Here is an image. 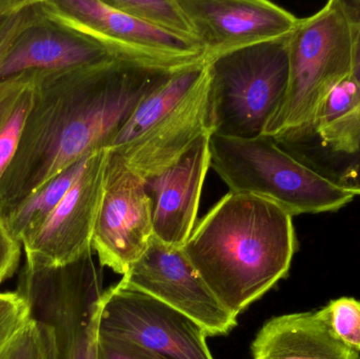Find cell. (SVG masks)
<instances>
[{"instance_id":"11","label":"cell","mask_w":360,"mask_h":359,"mask_svg":"<svg viewBox=\"0 0 360 359\" xmlns=\"http://www.w3.org/2000/svg\"><path fill=\"white\" fill-rule=\"evenodd\" d=\"M122 280L192 318L207 337L228 335L236 327L237 318L218 301L182 249L158 238Z\"/></svg>"},{"instance_id":"7","label":"cell","mask_w":360,"mask_h":359,"mask_svg":"<svg viewBox=\"0 0 360 359\" xmlns=\"http://www.w3.org/2000/svg\"><path fill=\"white\" fill-rule=\"evenodd\" d=\"M42 15L117 58L176 72L207 60L201 46L160 31L101 0H41Z\"/></svg>"},{"instance_id":"26","label":"cell","mask_w":360,"mask_h":359,"mask_svg":"<svg viewBox=\"0 0 360 359\" xmlns=\"http://www.w3.org/2000/svg\"><path fill=\"white\" fill-rule=\"evenodd\" d=\"M346 1L359 25V44H357L356 60H355L353 74L360 82V0H346ZM334 183L354 196L360 195V148L359 152L347 164L346 168L340 173Z\"/></svg>"},{"instance_id":"25","label":"cell","mask_w":360,"mask_h":359,"mask_svg":"<svg viewBox=\"0 0 360 359\" xmlns=\"http://www.w3.org/2000/svg\"><path fill=\"white\" fill-rule=\"evenodd\" d=\"M96 355L97 359H166L131 341L99 333Z\"/></svg>"},{"instance_id":"13","label":"cell","mask_w":360,"mask_h":359,"mask_svg":"<svg viewBox=\"0 0 360 359\" xmlns=\"http://www.w3.org/2000/svg\"><path fill=\"white\" fill-rule=\"evenodd\" d=\"M205 135H212L207 63L202 77L174 109L128 145L110 151L147 181L174 166Z\"/></svg>"},{"instance_id":"9","label":"cell","mask_w":360,"mask_h":359,"mask_svg":"<svg viewBox=\"0 0 360 359\" xmlns=\"http://www.w3.org/2000/svg\"><path fill=\"white\" fill-rule=\"evenodd\" d=\"M153 237V200L146 181L109 150L92 240L99 263L124 275Z\"/></svg>"},{"instance_id":"27","label":"cell","mask_w":360,"mask_h":359,"mask_svg":"<svg viewBox=\"0 0 360 359\" xmlns=\"http://www.w3.org/2000/svg\"><path fill=\"white\" fill-rule=\"evenodd\" d=\"M22 244L15 240L0 218V286L13 274L20 261Z\"/></svg>"},{"instance_id":"3","label":"cell","mask_w":360,"mask_h":359,"mask_svg":"<svg viewBox=\"0 0 360 359\" xmlns=\"http://www.w3.org/2000/svg\"><path fill=\"white\" fill-rule=\"evenodd\" d=\"M359 25L346 0H330L300 19L289 38V79L264 134L277 138L308 128L332 89L354 72Z\"/></svg>"},{"instance_id":"19","label":"cell","mask_w":360,"mask_h":359,"mask_svg":"<svg viewBox=\"0 0 360 359\" xmlns=\"http://www.w3.org/2000/svg\"><path fill=\"white\" fill-rule=\"evenodd\" d=\"M33 97V73L0 84V181L16 153Z\"/></svg>"},{"instance_id":"4","label":"cell","mask_w":360,"mask_h":359,"mask_svg":"<svg viewBox=\"0 0 360 359\" xmlns=\"http://www.w3.org/2000/svg\"><path fill=\"white\" fill-rule=\"evenodd\" d=\"M210 169L229 192L266 198L292 216L335 212L355 196L281 149L272 137L210 136Z\"/></svg>"},{"instance_id":"18","label":"cell","mask_w":360,"mask_h":359,"mask_svg":"<svg viewBox=\"0 0 360 359\" xmlns=\"http://www.w3.org/2000/svg\"><path fill=\"white\" fill-rule=\"evenodd\" d=\"M88 157L51 179L44 187L0 216L15 240L21 244L29 234L35 231L46 221L82 174Z\"/></svg>"},{"instance_id":"6","label":"cell","mask_w":360,"mask_h":359,"mask_svg":"<svg viewBox=\"0 0 360 359\" xmlns=\"http://www.w3.org/2000/svg\"><path fill=\"white\" fill-rule=\"evenodd\" d=\"M17 291L29 301L32 315L54 330L57 359H97L105 290L92 253L60 269L22 272Z\"/></svg>"},{"instance_id":"16","label":"cell","mask_w":360,"mask_h":359,"mask_svg":"<svg viewBox=\"0 0 360 359\" xmlns=\"http://www.w3.org/2000/svg\"><path fill=\"white\" fill-rule=\"evenodd\" d=\"M251 353L252 359H360L315 312L271 318L256 335Z\"/></svg>"},{"instance_id":"22","label":"cell","mask_w":360,"mask_h":359,"mask_svg":"<svg viewBox=\"0 0 360 359\" xmlns=\"http://www.w3.org/2000/svg\"><path fill=\"white\" fill-rule=\"evenodd\" d=\"M315 313L340 343L360 353V301L340 297Z\"/></svg>"},{"instance_id":"2","label":"cell","mask_w":360,"mask_h":359,"mask_svg":"<svg viewBox=\"0 0 360 359\" xmlns=\"http://www.w3.org/2000/svg\"><path fill=\"white\" fill-rule=\"evenodd\" d=\"M182 251L235 318L287 276L297 249L293 216L266 198L229 192Z\"/></svg>"},{"instance_id":"10","label":"cell","mask_w":360,"mask_h":359,"mask_svg":"<svg viewBox=\"0 0 360 359\" xmlns=\"http://www.w3.org/2000/svg\"><path fill=\"white\" fill-rule=\"evenodd\" d=\"M109 150L91 154L82 174L46 221L22 240L25 273L60 269L92 253Z\"/></svg>"},{"instance_id":"21","label":"cell","mask_w":360,"mask_h":359,"mask_svg":"<svg viewBox=\"0 0 360 359\" xmlns=\"http://www.w3.org/2000/svg\"><path fill=\"white\" fill-rule=\"evenodd\" d=\"M0 359H57L54 330L32 315L0 345Z\"/></svg>"},{"instance_id":"8","label":"cell","mask_w":360,"mask_h":359,"mask_svg":"<svg viewBox=\"0 0 360 359\" xmlns=\"http://www.w3.org/2000/svg\"><path fill=\"white\" fill-rule=\"evenodd\" d=\"M98 333L166 359H214L200 325L122 280L103 292Z\"/></svg>"},{"instance_id":"24","label":"cell","mask_w":360,"mask_h":359,"mask_svg":"<svg viewBox=\"0 0 360 359\" xmlns=\"http://www.w3.org/2000/svg\"><path fill=\"white\" fill-rule=\"evenodd\" d=\"M32 316L31 306L25 295L0 292V345Z\"/></svg>"},{"instance_id":"12","label":"cell","mask_w":360,"mask_h":359,"mask_svg":"<svg viewBox=\"0 0 360 359\" xmlns=\"http://www.w3.org/2000/svg\"><path fill=\"white\" fill-rule=\"evenodd\" d=\"M210 59L289 35L300 18L266 0H179Z\"/></svg>"},{"instance_id":"1","label":"cell","mask_w":360,"mask_h":359,"mask_svg":"<svg viewBox=\"0 0 360 359\" xmlns=\"http://www.w3.org/2000/svg\"><path fill=\"white\" fill-rule=\"evenodd\" d=\"M31 73L33 103L0 181V216L70 167L109 149L137 105L174 72L115 57Z\"/></svg>"},{"instance_id":"5","label":"cell","mask_w":360,"mask_h":359,"mask_svg":"<svg viewBox=\"0 0 360 359\" xmlns=\"http://www.w3.org/2000/svg\"><path fill=\"white\" fill-rule=\"evenodd\" d=\"M289 38L290 34L207 59L212 135L264 134L287 91Z\"/></svg>"},{"instance_id":"23","label":"cell","mask_w":360,"mask_h":359,"mask_svg":"<svg viewBox=\"0 0 360 359\" xmlns=\"http://www.w3.org/2000/svg\"><path fill=\"white\" fill-rule=\"evenodd\" d=\"M40 2L41 0H15L10 8L0 14V70L19 36L41 18Z\"/></svg>"},{"instance_id":"15","label":"cell","mask_w":360,"mask_h":359,"mask_svg":"<svg viewBox=\"0 0 360 359\" xmlns=\"http://www.w3.org/2000/svg\"><path fill=\"white\" fill-rule=\"evenodd\" d=\"M112 58L115 56L96 42L42 15L8 51L0 70V81L23 73L65 71Z\"/></svg>"},{"instance_id":"14","label":"cell","mask_w":360,"mask_h":359,"mask_svg":"<svg viewBox=\"0 0 360 359\" xmlns=\"http://www.w3.org/2000/svg\"><path fill=\"white\" fill-rule=\"evenodd\" d=\"M210 136L201 137L174 166L146 181L153 200L154 237L168 246L182 248L196 227L210 169Z\"/></svg>"},{"instance_id":"17","label":"cell","mask_w":360,"mask_h":359,"mask_svg":"<svg viewBox=\"0 0 360 359\" xmlns=\"http://www.w3.org/2000/svg\"><path fill=\"white\" fill-rule=\"evenodd\" d=\"M207 70V60L170 74L131 114L108 150H117L143 134L166 115L196 86Z\"/></svg>"},{"instance_id":"20","label":"cell","mask_w":360,"mask_h":359,"mask_svg":"<svg viewBox=\"0 0 360 359\" xmlns=\"http://www.w3.org/2000/svg\"><path fill=\"white\" fill-rule=\"evenodd\" d=\"M107 2L113 8L160 31L188 44L201 46L198 36L182 11L179 0H108Z\"/></svg>"}]
</instances>
